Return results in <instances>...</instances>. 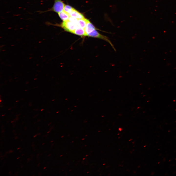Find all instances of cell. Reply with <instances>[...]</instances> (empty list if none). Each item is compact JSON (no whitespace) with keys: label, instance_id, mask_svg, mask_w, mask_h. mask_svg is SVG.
<instances>
[{"label":"cell","instance_id":"3","mask_svg":"<svg viewBox=\"0 0 176 176\" xmlns=\"http://www.w3.org/2000/svg\"><path fill=\"white\" fill-rule=\"evenodd\" d=\"M69 15L70 17L75 18L77 19L85 18L83 15L82 14L75 10L74 8Z\"/></svg>","mask_w":176,"mask_h":176},{"label":"cell","instance_id":"2","mask_svg":"<svg viewBox=\"0 0 176 176\" xmlns=\"http://www.w3.org/2000/svg\"><path fill=\"white\" fill-rule=\"evenodd\" d=\"M61 26L65 31L72 33L77 28L79 27L77 25L68 20L63 21L61 25Z\"/></svg>","mask_w":176,"mask_h":176},{"label":"cell","instance_id":"1","mask_svg":"<svg viewBox=\"0 0 176 176\" xmlns=\"http://www.w3.org/2000/svg\"><path fill=\"white\" fill-rule=\"evenodd\" d=\"M65 4L61 0H54L53 7L47 11L39 12L42 13L49 11H52L58 13L63 11Z\"/></svg>","mask_w":176,"mask_h":176},{"label":"cell","instance_id":"6","mask_svg":"<svg viewBox=\"0 0 176 176\" xmlns=\"http://www.w3.org/2000/svg\"><path fill=\"white\" fill-rule=\"evenodd\" d=\"M89 20L84 18L78 19V26L79 27L85 29L87 22Z\"/></svg>","mask_w":176,"mask_h":176},{"label":"cell","instance_id":"7","mask_svg":"<svg viewBox=\"0 0 176 176\" xmlns=\"http://www.w3.org/2000/svg\"><path fill=\"white\" fill-rule=\"evenodd\" d=\"M58 14L59 17L63 21L68 20L70 17L69 15L64 11L58 13Z\"/></svg>","mask_w":176,"mask_h":176},{"label":"cell","instance_id":"8","mask_svg":"<svg viewBox=\"0 0 176 176\" xmlns=\"http://www.w3.org/2000/svg\"><path fill=\"white\" fill-rule=\"evenodd\" d=\"M74 9V8L69 5H65L64 11L69 15Z\"/></svg>","mask_w":176,"mask_h":176},{"label":"cell","instance_id":"9","mask_svg":"<svg viewBox=\"0 0 176 176\" xmlns=\"http://www.w3.org/2000/svg\"><path fill=\"white\" fill-rule=\"evenodd\" d=\"M63 137V136H62V137Z\"/></svg>","mask_w":176,"mask_h":176},{"label":"cell","instance_id":"4","mask_svg":"<svg viewBox=\"0 0 176 176\" xmlns=\"http://www.w3.org/2000/svg\"><path fill=\"white\" fill-rule=\"evenodd\" d=\"M96 29L94 25L89 21L87 23L85 30L86 36L93 30Z\"/></svg>","mask_w":176,"mask_h":176},{"label":"cell","instance_id":"5","mask_svg":"<svg viewBox=\"0 0 176 176\" xmlns=\"http://www.w3.org/2000/svg\"><path fill=\"white\" fill-rule=\"evenodd\" d=\"M73 33L81 36H86L85 29L80 27L77 28Z\"/></svg>","mask_w":176,"mask_h":176}]
</instances>
